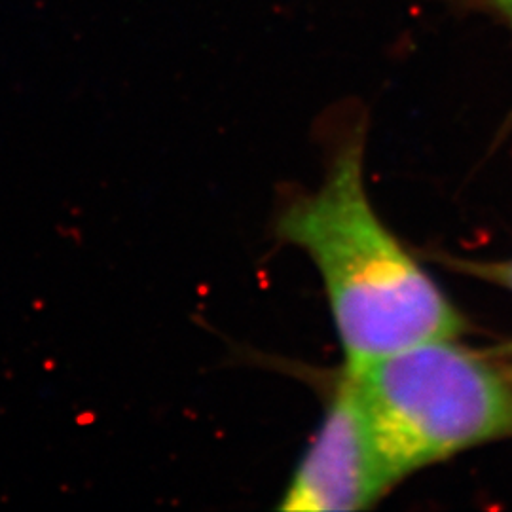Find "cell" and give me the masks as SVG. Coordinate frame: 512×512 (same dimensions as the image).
Instances as JSON below:
<instances>
[{"label": "cell", "instance_id": "obj_1", "mask_svg": "<svg viewBox=\"0 0 512 512\" xmlns=\"http://www.w3.org/2000/svg\"><path fill=\"white\" fill-rule=\"evenodd\" d=\"M361 133L325 181L279 213L275 232L310 256L323 279L346 370L465 329L450 298L385 226L366 194Z\"/></svg>", "mask_w": 512, "mask_h": 512}, {"label": "cell", "instance_id": "obj_2", "mask_svg": "<svg viewBox=\"0 0 512 512\" xmlns=\"http://www.w3.org/2000/svg\"><path fill=\"white\" fill-rule=\"evenodd\" d=\"M456 338L348 370L389 471L403 478L463 450L512 439V382Z\"/></svg>", "mask_w": 512, "mask_h": 512}, {"label": "cell", "instance_id": "obj_3", "mask_svg": "<svg viewBox=\"0 0 512 512\" xmlns=\"http://www.w3.org/2000/svg\"><path fill=\"white\" fill-rule=\"evenodd\" d=\"M395 484L397 478L378 448L357 384L346 370L279 509L363 511Z\"/></svg>", "mask_w": 512, "mask_h": 512}, {"label": "cell", "instance_id": "obj_4", "mask_svg": "<svg viewBox=\"0 0 512 512\" xmlns=\"http://www.w3.org/2000/svg\"><path fill=\"white\" fill-rule=\"evenodd\" d=\"M446 264L461 274L471 275L480 281L492 283L497 287H503L512 293V258L507 260H461V258H448Z\"/></svg>", "mask_w": 512, "mask_h": 512}, {"label": "cell", "instance_id": "obj_5", "mask_svg": "<svg viewBox=\"0 0 512 512\" xmlns=\"http://www.w3.org/2000/svg\"><path fill=\"white\" fill-rule=\"evenodd\" d=\"M495 12L512 27V0H488Z\"/></svg>", "mask_w": 512, "mask_h": 512}, {"label": "cell", "instance_id": "obj_6", "mask_svg": "<svg viewBox=\"0 0 512 512\" xmlns=\"http://www.w3.org/2000/svg\"><path fill=\"white\" fill-rule=\"evenodd\" d=\"M503 372H505V376H507V378L512 382V365L505 366V368H503Z\"/></svg>", "mask_w": 512, "mask_h": 512}]
</instances>
